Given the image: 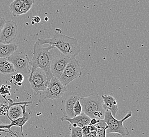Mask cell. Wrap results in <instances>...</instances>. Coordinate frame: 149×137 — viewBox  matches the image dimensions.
<instances>
[{
    "label": "cell",
    "mask_w": 149,
    "mask_h": 137,
    "mask_svg": "<svg viewBox=\"0 0 149 137\" xmlns=\"http://www.w3.org/2000/svg\"><path fill=\"white\" fill-rule=\"evenodd\" d=\"M70 59V57L62 53L52 57L50 64V71L52 76L59 79Z\"/></svg>",
    "instance_id": "11"
},
{
    "label": "cell",
    "mask_w": 149,
    "mask_h": 137,
    "mask_svg": "<svg viewBox=\"0 0 149 137\" xmlns=\"http://www.w3.org/2000/svg\"><path fill=\"white\" fill-rule=\"evenodd\" d=\"M29 82L34 94L46 90L49 81L45 72L40 68H37L29 76Z\"/></svg>",
    "instance_id": "8"
},
{
    "label": "cell",
    "mask_w": 149,
    "mask_h": 137,
    "mask_svg": "<svg viewBox=\"0 0 149 137\" xmlns=\"http://www.w3.org/2000/svg\"><path fill=\"white\" fill-rule=\"evenodd\" d=\"M82 107V111L91 119H104L105 110L103 107V100L97 93H92L87 97L79 98Z\"/></svg>",
    "instance_id": "3"
},
{
    "label": "cell",
    "mask_w": 149,
    "mask_h": 137,
    "mask_svg": "<svg viewBox=\"0 0 149 137\" xmlns=\"http://www.w3.org/2000/svg\"><path fill=\"white\" fill-rule=\"evenodd\" d=\"M17 46L14 43L3 44L0 43V58H8L17 51Z\"/></svg>",
    "instance_id": "15"
},
{
    "label": "cell",
    "mask_w": 149,
    "mask_h": 137,
    "mask_svg": "<svg viewBox=\"0 0 149 137\" xmlns=\"http://www.w3.org/2000/svg\"><path fill=\"white\" fill-rule=\"evenodd\" d=\"M10 91L8 86L6 84H4L1 86L0 88V94H1L2 96H6V95H10Z\"/></svg>",
    "instance_id": "23"
},
{
    "label": "cell",
    "mask_w": 149,
    "mask_h": 137,
    "mask_svg": "<svg viewBox=\"0 0 149 137\" xmlns=\"http://www.w3.org/2000/svg\"><path fill=\"white\" fill-rule=\"evenodd\" d=\"M34 2V0H24L22 6L19 10V11L17 12V17L21 15L26 14L30 9H31L32 6Z\"/></svg>",
    "instance_id": "18"
},
{
    "label": "cell",
    "mask_w": 149,
    "mask_h": 137,
    "mask_svg": "<svg viewBox=\"0 0 149 137\" xmlns=\"http://www.w3.org/2000/svg\"><path fill=\"white\" fill-rule=\"evenodd\" d=\"M108 128L107 126L104 127L97 128L96 130V137H106V130Z\"/></svg>",
    "instance_id": "22"
},
{
    "label": "cell",
    "mask_w": 149,
    "mask_h": 137,
    "mask_svg": "<svg viewBox=\"0 0 149 137\" xmlns=\"http://www.w3.org/2000/svg\"><path fill=\"white\" fill-rule=\"evenodd\" d=\"M63 100L60 104V109L63 116L60 118L62 119L63 118H72L74 117V103L79 99V96L76 93L73 92H69L63 95Z\"/></svg>",
    "instance_id": "9"
},
{
    "label": "cell",
    "mask_w": 149,
    "mask_h": 137,
    "mask_svg": "<svg viewBox=\"0 0 149 137\" xmlns=\"http://www.w3.org/2000/svg\"><path fill=\"white\" fill-rule=\"evenodd\" d=\"M17 29L15 22L12 20L6 21L5 25L0 32V43H11L17 36Z\"/></svg>",
    "instance_id": "10"
},
{
    "label": "cell",
    "mask_w": 149,
    "mask_h": 137,
    "mask_svg": "<svg viewBox=\"0 0 149 137\" xmlns=\"http://www.w3.org/2000/svg\"><path fill=\"white\" fill-rule=\"evenodd\" d=\"M6 134H0V137H25L24 136H21V134H19L17 136H15L13 134H8V133H6Z\"/></svg>",
    "instance_id": "25"
},
{
    "label": "cell",
    "mask_w": 149,
    "mask_h": 137,
    "mask_svg": "<svg viewBox=\"0 0 149 137\" xmlns=\"http://www.w3.org/2000/svg\"><path fill=\"white\" fill-rule=\"evenodd\" d=\"M7 59L13 64L15 72L29 76L31 71V67L30 63V60L27 54L15 51Z\"/></svg>",
    "instance_id": "6"
},
{
    "label": "cell",
    "mask_w": 149,
    "mask_h": 137,
    "mask_svg": "<svg viewBox=\"0 0 149 137\" xmlns=\"http://www.w3.org/2000/svg\"><path fill=\"white\" fill-rule=\"evenodd\" d=\"M101 97L103 100V107L104 110L110 111L113 116L115 117L118 110L116 99L109 95H102Z\"/></svg>",
    "instance_id": "14"
},
{
    "label": "cell",
    "mask_w": 149,
    "mask_h": 137,
    "mask_svg": "<svg viewBox=\"0 0 149 137\" xmlns=\"http://www.w3.org/2000/svg\"><path fill=\"white\" fill-rule=\"evenodd\" d=\"M73 110H74V117L79 116L81 113V112H82V107H81V105L80 104L79 99L77 100V101L74 103Z\"/></svg>",
    "instance_id": "21"
},
{
    "label": "cell",
    "mask_w": 149,
    "mask_h": 137,
    "mask_svg": "<svg viewBox=\"0 0 149 137\" xmlns=\"http://www.w3.org/2000/svg\"><path fill=\"white\" fill-rule=\"evenodd\" d=\"M54 48L55 46H52L43 47L38 41L36 42L33 46V57L30 62L31 67L30 74L36 68H40L45 72L49 81H50L53 77L50 71V64L53 57L50 50Z\"/></svg>",
    "instance_id": "2"
},
{
    "label": "cell",
    "mask_w": 149,
    "mask_h": 137,
    "mask_svg": "<svg viewBox=\"0 0 149 137\" xmlns=\"http://www.w3.org/2000/svg\"><path fill=\"white\" fill-rule=\"evenodd\" d=\"M17 85L19 86H21L22 85V83H17Z\"/></svg>",
    "instance_id": "29"
},
{
    "label": "cell",
    "mask_w": 149,
    "mask_h": 137,
    "mask_svg": "<svg viewBox=\"0 0 149 137\" xmlns=\"http://www.w3.org/2000/svg\"><path fill=\"white\" fill-rule=\"evenodd\" d=\"M61 121H67L74 127H78L80 128H83L84 126H88L90 124L91 119L87 115L83 113H81L80 115L75 116L72 118H63L60 119Z\"/></svg>",
    "instance_id": "13"
},
{
    "label": "cell",
    "mask_w": 149,
    "mask_h": 137,
    "mask_svg": "<svg viewBox=\"0 0 149 137\" xmlns=\"http://www.w3.org/2000/svg\"><path fill=\"white\" fill-rule=\"evenodd\" d=\"M15 69L13 64L7 58H0V73L3 74H11L15 73Z\"/></svg>",
    "instance_id": "16"
},
{
    "label": "cell",
    "mask_w": 149,
    "mask_h": 137,
    "mask_svg": "<svg viewBox=\"0 0 149 137\" xmlns=\"http://www.w3.org/2000/svg\"><path fill=\"white\" fill-rule=\"evenodd\" d=\"M96 130L90 132L88 134L83 136V137H96Z\"/></svg>",
    "instance_id": "26"
},
{
    "label": "cell",
    "mask_w": 149,
    "mask_h": 137,
    "mask_svg": "<svg viewBox=\"0 0 149 137\" xmlns=\"http://www.w3.org/2000/svg\"><path fill=\"white\" fill-rule=\"evenodd\" d=\"M82 71L76 57H72L59 79L63 86H67L74 79L81 76Z\"/></svg>",
    "instance_id": "7"
},
{
    "label": "cell",
    "mask_w": 149,
    "mask_h": 137,
    "mask_svg": "<svg viewBox=\"0 0 149 137\" xmlns=\"http://www.w3.org/2000/svg\"><path fill=\"white\" fill-rule=\"evenodd\" d=\"M32 21L35 23L38 24L41 22V18L39 16H35L32 17Z\"/></svg>",
    "instance_id": "28"
},
{
    "label": "cell",
    "mask_w": 149,
    "mask_h": 137,
    "mask_svg": "<svg viewBox=\"0 0 149 137\" xmlns=\"http://www.w3.org/2000/svg\"><path fill=\"white\" fill-rule=\"evenodd\" d=\"M6 22V20L3 17H0V32L3 29Z\"/></svg>",
    "instance_id": "27"
},
{
    "label": "cell",
    "mask_w": 149,
    "mask_h": 137,
    "mask_svg": "<svg viewBox=\"0 0 149 137\" xmlns=\"http://www.w3.org/2000/svg\"><path fill=\"white\" fill-rule=\"evenodd\" d=\"M37 41L42 46L49 44L55 46L62 54L70 58L76 57L81 50L80 45L76 38L63 34L56 33L50 38H39Z\"/></svg>",
    "instance_id": "1"
},
{
    "label": "cell",
    "mask_w": 149,
    "mask_h": 137,
    "mask_svg": "<svg viewBox=\"0 0 149 137\" xmlns=\"http://www.w3.org/2000/svg\"><path fill=\"white\" fill-rule=\"evenodd\" d=\"M66 91V86H63L57 77H53L46 90L39 92L40 93L39 101L41 102L44 100L60 99L63 97Z\"/></svg>",
    "instance_id": "5"
},
{
    "label": "cell",
    "mask_w": 149,
    "mask_h": 137,
    "mask_svg": "<svg viewBox=\"0 0 149 137\" xmlns=\"http://www.w3.org/2000/svg\"><path fill=\"white\" fill-rule=\"evenodd\" d=\"M22 109L20 105H13L9 108L6 113L9 120H15L22 116Z\"/></svg>",
    "instance_id": "17"
},
{
    "label": "cell",
    "mask_w": 149,
    "mask_h": 137,
    "mask_svg": "<svg viewBox=\"0 0 149 137\" xmlns=\"http://www.w3.org/2000/svg\"><path fill=\"white\" fill-rule=\"evenodd\" d=\"M24 0H14L9 6V8L13 17H16L17 12L22 6Z\"/></svg>",
    "instance_id": "19"
},
{
    "label": "cell",
    "mask_w": 149,
    "mask_h": 137,
    "mask_svg": "<svg viewBox=\"0 0 149 137\" xmlns=\"http://www.w3.org/2000/svg\"><path fill=\"white\" fill-rule=\"evenodd\" d=\"M14 79L17 83H22L24 79V77L23 76V74L20 73H17L15 74Z\"/></svg>",
    "instance_id": "24"
},
{
    "label": "cell",
    "mask_w": 149,
    "mask_h": 137,
    "mask_svg": "<svg viewBox=\"0 0 149 137\" xmlns=\"http://www.w3.org/2000/svg\"><path fill=\"white\" fill-rule=\"evenodd\" d=\"M45 20L46 21H48V18L47 17H45Z\"/></svg>",
    "instance_id": "30"
},
{
    "label": "cell",
    "mask_w": 149,
    "mask_h": 137,
    "mask_svg": "<svg viewBox=\"0 0 149 137\" xmlns=\"http://www.w3.org/2000/svg\"><path fill=\"white\" fill-rule=\"evenodd\" d=\"M70 137H83V132L81 128L78 127H74L69 125Z\"/></svg>",
    "instance_id": "20"
},
{
    "label": "cell",
    "mask_w": 149,
    "mask_h": 137,
    "mask_svg": "<svg viewBox=\"0 0 149 137\" xmlns=\"http://www.w3.org/2000/svg\"><path fill=\"white\" fill-rule=\"evenodd\" d=\"M131 116L132 112L130 111L122 119L118 120L113 116L110 111L107 110H105L104 120L108 127V128L106 130V134L116 133L123 136H128L129 134V131L128 129L124 125V122Z\"/></svg>",
    "instance_id": "4"
},
{
    "label": "cell",
    "mask_w": 149,
    "mask_h": 137,
    "mask_svg": "<svg viewBox=\"0 0 149 137\" xmlns=\"http://www.w3.org/2000/svg\"><path fill=\"white\" fill-rule=\"evenodd\" d=\"M20 107L22 109V116L17 118L15 120H10L11 121V123L9 125H0V128L7 129L9 130V131L11 132L12 133H15V132L12 131L11 130L12 127H19L21 128V136H24L23 134V127L26 122L30 119V114L26 111V107L28 106L27 104H21Z\"/></svg>",
    "instance_id": "12"
}]
</instances>
